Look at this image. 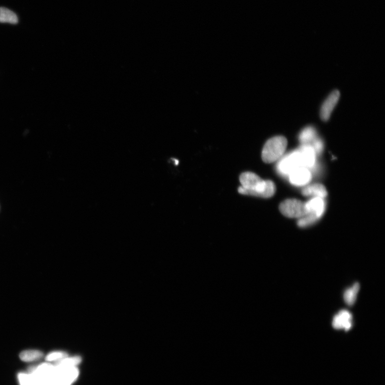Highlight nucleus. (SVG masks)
I'll return each mask as SVG.
<instances>
[{
    "instance_id": "12",
    "label": "nucleus",
    "mask_w": 385,
    "mask_h": 385,
    "mask_svg": "<svg viewBox=\"0 0 385 385\" xmlns=\"http://www.w3.org/2000/svg\"><path fill=\"white\" fill-rule=\"evenodd\" d=\"M360 285L356 282L350 288L347 289L344 294V301L349 306H352L356 300L357 294L359 292Z\"/></svg>"
},
{
    "instance_id": "8",
    "label": "nucleus",
    "mask_w": 385,
    "mask_h": 385,
    "mask_svg": "<svg viewBox=\"0 0 385 385\" xmlns=\"http://www.w3.org/2000/svg\"><path fill=\"white\" fill-rule=\"evenodd\" d=\"M333 327L336 330L344 329L347 331L352 326V315L347 310H341L335 315L333 322Z\"/></svg>"
},
{
    "instance_id": "1",
    "label": "nucleus",
    "mask_w": 385,
    "mask_h": 385,
    "mask_svg": "<svg viewBox=\"0 0 385 385\" xmlns=\"http://www.w3.org/2000/svg\"><path fill=\"white\" fill-rule=\"evenodd\" d=\"M240 181L242 184L238 189L240 194L264 198L271 197L275 194L276 187L274 182L262 179L254 173L242 174L240 176Z\"/></svg>"
},
{
    "instance_id": "9",
    "label": "nucleus",
    "mask_w": 385,
    "mask_h": 385,
    "mask_svg": "<svg viewBox=\"0 0 385 385\" xmlns=\"http://www.w3.org/2000/svg\"><path fill=\"white\" fill-rule=\"evenodd\" d=\"M298 149L301 155L303 167L308 169L313 167L316 154L313 147L309 144H303Z\"/></svg>"
},
{
    "instance_id": "5",
    "label": "nucleus",
    "mask_w": 385,
    "mask_h": 385,
    "mask_svg": "<svg viewBox=\"0 0 385 385\" xmlns=\"http://www.w3.org/2000/svg\"><path fill=\"white\" fill-rule=\"evenodd\" d=\"M283 215L292 218H301L308 213L306 203L297 199H287L280 206Z\"/></svg>"
},
{
    "instance_id": "16",
    "label": "nucleus",
    "mask_w": 385,
    "mask_h": 385,
    "mask_svg": "<svg viewBox=\"0 0 385 385\" xmlns=\"http://www.w3.org/2000/svg\"><path fill=\"white\" fill-rule=\"evenodd\" d=\"M319 218L311 213H308L307 215L302 217L298 222V227L301 228L307 227L311 226L316 222Z\"/></svg>"
},
{
    "instance_id": "18",
    "label": "nucleus",
    "mask_w": 385,
    "mask_h": 385,
    "mask_svg": "<svg viewBox=\"0 0 385 385\" xmlns=\"http://www.w3.org/2000/svg\"><path fill=\"white\" fill-rule=\"evenodd\" d=\"M312 146L315 150V154H319L323 150V144L322 141L319 140V139H315L313 143V145Z\"/></svg>"
},
{
    "instance_id": "13",
    "label": "nucleus",
    "mask_w": 385,
    "mask_h": 385,
    "mask_svg": "<svg viewBox=\"0 0 385 385\" xmlns=\"http://www.w3.org/2000/svg\"><path fill=\"white\" fill-rule=\"evenodd\" d=\"M44 356L42 352L38 350H26L21 352L19 355L20 360L25 362L38 361Z\"/></svg>"
},
{
    "instance_id": "11",
    "label": "nucleus",
    "mask_w": 385,
    "mask_h": 385,
    "mask_svg": "<svg viewBox=\"0 0 385 385\" xmlns=\"http://www.w3.org/2000/svg\"><path fill=\"white\" fill-rule=\"evenodd\" d=\"M302 194L304 196L324 199L328 195V192L323 185L315 184L305 187L302 191Z\"/></svg>"
},
{
    "instance_id": "6",
    "label": "nucleus",
    "mask_w": 385,
    "mask_h": 385,
    "mask_svg": "<svg viewBox=\"0 0 385 385\" xmlns=\"http://www.w3.org/2000/svg\"><path fill=\"white\" fill-rule=\"evenodd\" d=\"M340 93L339 90H335L332 92L325 100L321 107L320 116L324 121H328L330 118L332 112L338 104L340 99Z\"/></svg>"
},
{
    "instance_id": "4",
    "label": "nucleus",
    "mask_w": 385,
    "mask_h": 385,
    "mask_svg": "<svg viewBox=\"0 0 385 385\" xmlns=\"http://www.w3.org/2000/svg\"><path fill=\"white\" fill-rule=\"evenodd\" d=\"M301 167H303V165L299 149L282 157L277 164L278 171L284 175H289L293 171Z\"/></svg>"
},
{
    "instance_id": "17",
    "label": "nucleus",
    "mask_w": 385,
    "mask_h": 385,
    "mask_svg": "<svg viewBox=\"0 0 385 385\" xmlns=\"http://www.w3.org/2000/svg\"><path fill=\"white\" fill-rule=\"evenodd\" d=\"M67 357V354L66 352L62 351H55L48 354L46 356L45 359L47 362H53L56 361H59Z\"/></svg>"
},
{
    "instance_id": "7",
    "label": "nucleus",
    "mask_w": 385,
    "mask_h": 385,
    "mask_svg": "<svg viewBox=\"0 0 385 385\" xmlns=\"http://www.w3.org/2000/svg\"><path fill=\"white\" fill-rule=\"evenodd\" d=\"M289 178L292 185L302 186L311 181L312 175L308 168L301 167L293 171L289 175Z\"/></svg>"
},
{
    "instance_id": "15",
    "label": "nucleus",
    "mask_w": 385,
    "mask_h": 385,
    "mask_svg": "<svg viewBox=\"0 0 385 385\" xmlns=\"http://www.w3.org/2000/svg\"><path fill=\"white\" fill-rule=\"evenodd\" d=\"M315 132L312 127L305 128L299 136V140L304 144L313 142L315 140Z\"/></svg>"
},
{
    "instance_id": "2",
    "label": "nucleus",
    "mask_w": 385,
    "mask_h": 385,
    "mask_svg": "<svg viewBox=\"0 0 385 385\" xmlns=\"http://www.w3.org/2000/svg\"><path fill=\"white\" fill-rule=\"evenodd\" d=\"M287 140L283 136H276L267 140L262 150V158L266 163H272L280 159L284 154Z\"/></svg>"
},
{
    "instance_id": "14",
    "label": "nucleus",
    "mask_w": 385,
    "mask_h": 385,
    "mask_svg": "<svg viewBox=\"0 0 385 385\" xmlns=\"http://www.w3.org/2000/svg\"><path fill=\"white\" fill-rule=\"evenodd\" d=\"M0 23H8L16 24L18 23V18L12 11L5 8H0Z\"/></svg>"
},
{
    "instance_id": "10",
    "label": "nucleus",
    "mask_w": 385,
    "mask_h": 385,
    "mask_svg": "<svg viewBox=\"0 0 385 385\" xmlns=\"http://www.w3.org/2000/svg\"><path fill=\"white\" fill-rule=\"evenodd\" d=\"M308 213L313 214L319 219L323 215L325 210V205L323 199L314 197L306 203Z\"/></svg>"
},
{
    "instance_id": "3",
    "label": "nucleus",
    "mask_w": 385,
    "mask_h": 385,
    "mask_svg": "<svg viewBox=\"0 0 385 385\" xmlns=\"http://www.w3.org/2000/svg\"><path fill=\"white\" fill-rule=\"evenodd\" d=\"M78 374V371L74 367L58 362L55 366L51 385H70L77 378Z\"/></svg>"
}]
</instances>
